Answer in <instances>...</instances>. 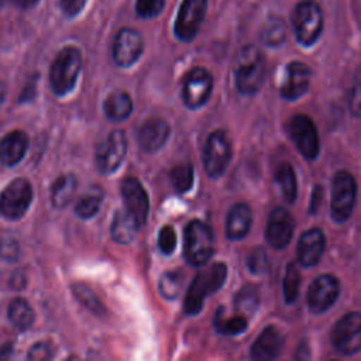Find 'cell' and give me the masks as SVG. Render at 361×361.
<instances>
[{
    "label": "cell",
    "instance_id": "f6af8a7d",
    "mask_svg": "<svg viewBox=\"0 0 361 361\" xmlns=\"http://www.w3.org/2000/svg\"><path fill=\"white\" fill-rule=\"evenodd\" d=\"M13 3L21 8H30L38 3V0H13Z\"/></svg>",
    "mask_w": 361,
    "mask_h": 361
},
{
    "label": "cell",
    "instance_id": "7402d4cb",
    "mask_svg": "<svg viewBox=\"0 0 361 361\" xmlns=\"http://www.w3.org/2000/svg\"><path fill=\"white\" fill-rule=\"evenodd\" d=\"M28 149V137L21 130H14L0 140V162L4 166H14L24 158Z\"/></svg>",
    "mask_w": 361,
    "mask_h": 361
},
{
    "label": "cell",
    "instance_id": "f35d334b",
    "mask_svg": "<svg viewBox=\"0 0 361 361\" xmlns=\"http://www.w3.org/2000/svg\"><path fill=\"white\" fill-rule=\"evenodd\" d=\"M164 4L165 0H137L135 13L142 18H152L162 11Z\"/></svg>",
    "mask_w": 361,
    "mask_h": 361
},
{
    "label": "cell",
    "instance_id": "60d3db41",
    "mask_svg": "<svg viewBox=\"0 0 361 361\" xmlns=\"http://www.w3.org/2000/svg\"><path fill=\"white\" fill-rule=\"evenodd\" d=\"M28 360L31 361H45V360H51L54 357V348L51 345V343L48 341H39L35 343L27 354Z\"/></svg>",
    "mask_w": 361,
    "mask_h": 361
},
{
    "label": "cell",
    "instance_id": "7c38bea8",
    "mask_svg": "<svg viewBox=\"0 0 361 361\" xmlns=\"http://www.w3.org/2000/svg\"><path fill=\"white\" fill-rule=\"evenodd\" d=\"M213 89V78L210 72L202 66L188 72L183 80L182 99L186 107L196 110L207 103Z\"/></svg>",
    "mask_w": 361,
    "mask_h": 361
},
{
    "label": "cell",
    "instance_id": "6da1fadb",
    "mask_svg": "<svg viewBox=\"0 0 361 361\" xmlns=\"http://www.w3.org/2000/svg\"><path fill=\"white\" fill-rule=\"evenodd\" d=\"M227 267L224 262H214L209 268L197 272L192 283L188 288L183 310L188 316L197 314L204 303V299L209 295L217 292L226 282Z\"/></svg>",
    "mask_w": 361,
    "mask_h": 361
},
{
    "label": "cell",
    "instance_id": "5bb4252c",
    "mask_svg": "<svg viewBox=\"0 0 361 361\" xmlns=\"http://www.w3.org/2000/svg\"><path fill=\"white\" fill-rule=\"evenodd\" d=\"M340 293V283L333 275L324 274L313 279L307 290V306L312 313L320 314L330 309Z\"/></svg>",
    "mask_w": 361,
    "mask_h": 361
},
{
    "label": "cell",
    "instance_id": "d6a6232c",
    "mask_svg": "<svg viewBox=\"0 0 361 361\" xmlns=\"http://www.w3.org/2000/svg\"><path fill=\"white\" fill-rule=\"evenodd\" d=\"M286 38V27L281 18H269L261 31V39L268 47H279Z\"/></svg>",
    "mask_w": 361,
    "mask_h": 361
},
{
    "label": "cell",
    "instance_id": "cb8c5ba5",
    "mask_svg": "<svg viewBox=\"0 0 361 361\" xmlns=\"http://www.w3.org/2000/svg\"><path fill=\"white\" fill-rule=\"evenodd\" d=\"M140 227L141 226L138 224V221L124 209V210H118L114 214L110 233L116 243L130 244L135 238Z\"/></svg>",
    "mask_w": 361,
    "mask_h": 361
},
{
    "label": "cell",
    "instance_id": "ba28073f",
    "mask_svg": "<svg viewBox=\"0 0 361 361\" xmlns=\"http://www.w3.org/2000/svg\"><path fill=\"white\" fill-rule=\"evenodd\" d=\"M127 154V138L124 131H111L103 142L97 145L94 164L102 175H110L118 169Z\"/></svg>",
    "mask_w": 361,
    "mask_h": 361
},
{
    "label": "cell",
    "instance_id": "8fae6325",
    "mask_svg": "<svg viewBox=\"0 0 361 361\" xmlns=\"http://www.w3.org/2000/svg\"><path fill=\"white\" fill-rule=\"evenodd\" d=\"M288 133L298 151L306 159H316L320 151L319 135L314 123L305 114H296L289 120Z\"/></svg>",
    "mask_w": 361,
    "mask_h": 361
},
{
    "label": "cell",
    "instance_id": "74e56055",
    "mask_svg": "<svg viewBox=\"0 0 361 361\" xmlns=\"http://www.w3.org/2000/svg\"><path fill=\"white\" fill-rule=\"evenodd\" d=\"M348 109L353 116L361 117V71L354 76L348 92Z\"/></svg>",
    "mask_w": 361,
    "mask_h": 361
},
{
    "label": "cell",
    "instance_id": "9c48e42d",
    "mask_svg": "<svg viewBox=\"0 0 361 361\" xmlns=\"http://www.w3.org/2000/svg\"><path fill=\"white\" fill-rule=\"evenodd\" d=\"M231 159V144L227 138V135L217 130L213 131L204 144L203 149V165L206 169V173L212 179L220 178Z\"/></svg>",
    "mask_w": 361,
    "mask_h": 361
},
{
    "label": "cell",
    "instance_id": "f1b7e54d",
    "mask_svg": "<svg viewBox=\"0 0 361 361\" xmlns=\"http://www.w3.org/2000/svg\"><path fill=\"white\" fill-rule=\"evenodd\" d=\"M259 306V292L252 285L243 286L235 298H234V307L238 314L250 316L252 314Z\"/></svg>",
    "mask_w": 361,
    "mask_h": 361
},
{
    "label": "cell",
    "instance_id": "4316f807",
    "mask_svg": "<svg viewBox=\"0 0 361 361\" xmlns=\"http://www.w3.org/2000/svg\"><path fill=\"white\" fill-rule=\"evenodd\" d=\"M76 190V178L72 173L61 175L51 186V202L55 207H66Z\"/></svg>",
    "mask_w": 361,
    "mask_h": 361
},
{
    "label": "cell",
    "instance_id": "1f68e13d",
    "mask_svg": "<svg viewBox=\"0 0 361 361\" xmlns=\"http://www.w3.org/2000/svg\"><path fill=\"white\" fill-rule=\"evenodd\" d=\"M172 186L179 193H186L192 189L195 180V172L190 162H179L176 164L169 173Z\"/></svg>",
    "mask_w": 361,
    "mask_h": 361
},
{
    "label": "cell",
    "instance_id": "8d00e7d4",
    "mask_svg": "<svg viewBox=\"0 0 361 361\" xmlns=\"http://www.w3.org/2000/svg\"><path fill=\"white\" fill-rule=\"evenodd\" d=\"M247 267L252 274H264L268 269V257L264 248L255 247L247 257Z\"/></svg>",
    "mask_w": 361,
    "mask_h": 361
},
{
    "label": "cell",
    "instance_id": "ee69618b",
    "mask_svg": "<svg viewBox=\"0 0 361 361\" xmlns=\"http://www.w3.org/2000/svg\"><path fill=\"white\" fill-rule=\"evenodd\" d=\"M322 196V188L320 186H316L314 188V192H313V196H312V207H310V212L313 213L314 210H317L319 207V197Z\"/></svg>",
    "mask_w": 361,
    "mask_h": 361
},
{
    "label": "cell",
    "instance_id": "7bdbcfd3",
    "mask_svg": "<svg viewBox=\"0 0 361 361\" xmlns=\"http://www.w3.org/2000/svg\"><path fill=\"white\" fill-rule=\"evenodd\" d=\"M85 3L86 0H59L62 11L69 17L76 16L83 8Z\"/></svg>",
    "mask_w": 361,
    "mask_h": 361
},
{
    "label": "cell",
    "instance_id": "4fadbf2b",
    "mask_svg": "<svg viewBox=\"0 0 361 361\" xmlns=\"http://www.w3.org/2000/svg\"><path fill=\"white\" fill-rule=\"evenodd\" d=\"M207 7V0H183L176 21H175V35L183 42L192 41L204 18Z\"/></svg>",
    "mask_w": 361,
    "mask_h": 361
},
{
    "label": "cell",
    "instance_id": "d590c367",
    "mask_svg": "<svg viewBox=\"0 0 361 361\" xmlns=\"http://www.w3.org/2000/svg\"><path fill=\"white\" fill-rule=\"evenodd\" d=\"M299 286H300V274L293 262H289L286 265V271L283 275V298L286 303H293L298 298L299 293Z\"/></svg>",
    "mask_w": 361,
    "mask_h": 361
},
{
    "label": "cell",
    "instance_id": "30bf717a",
    "mask_svg": "<svg viewBox=\"0 0 361 361\" xmlns=\"http://www.w3.org/2000/svg\"><path fill=\"white\" fill-rule=\"evenodd\" d=\"M331 343L343 355H353L361 350V313L351 312L336 322Z\"/></svg>",
    "mask_w": 361,
    "mask_h": 361
},
{
    "label": "cell",
    "instance_id": "8992f818",
    "mask_svg": "<svg viewBox=\"0 0 361 361\" xmlns=\"http://www.w3.org/2000/svg\"><path fill=\"white\" fill-rule=\"evenodd\" d=\"M357 196V183L353 175L347 171H338L333 178L331 185V217L337 223H344L350 219Z\"/></svg>",
    "mask_w": 361,
    "mask_h": 361
},
{
    "label": "cell",
    "instance_id": "2e32d148",
    "mask_svg": "<svg viewBox=\"0 0 361 361\" xmlns=\"http://www.w3.org/2000/svg\"><path fill=\"white\" fill-rule=\"evenodd\" d=\"M142 38L131 28H123L116 35L113 44V59L121 68H128L138 61L142 54Z\"/></svg>",
    "mask_w": 361,
    "mask_h": 361
},
{
    "label": "cell",
    "instance_id": "9a60e30c",
    "mask_svg": "<svg viewBox=\"0 0 361 361\" xmlns=\"http://www.w3.org/2000/svg\"><path fill=\"white\" fill-rule=\"evenodd\" d=\"M120 190L124 209L138 221L140 226H144L149 213V199L141 182L134 176H128L121 182Z\"/></svg>",
    "mask_w": 361,
    "mask_h": 361
},
{
    "label": "cell",
    "instance_id": "e0dca14e",
    "mask_svg": "<svg viewBox=\"0 0 361 361\" xmlns=\"http://www.w3.org/2000/svg\"><path fill=\"white\" fill-rule=\"evenodd\" d=\"M293 230L295 221L290 213L283 207H275L268 217L265 230L268 244L275 250L286 247L293 235Z\"/></svg>",
    "mask_w": 361,
    "mask_h": 361
},
{
    "label": "cell",
    "instance_id": "836d02e7",
    "mask_svg": "<svg viewBox=\"0 0 361 361\" xmlns=\"http://www.w3.org/2000/svg\"><path fill=\"white\" fill-rule=\"evenodd\" d=\"M72 290H73V295L76 296V299L86 309H89L93 314L103 316L106 313L103 303L99 300V298L94 295V292L89 286H86L83 283H75L72 286Z\"/></svg>",
    "mask_w": 361,
    "mask_h": 361
},
{
    "label": "cell",
    "instance_id": "3957f363",
    "mask_svg": "<svg viewBox=\"0 0 361 361\" xmlns=\"http://www.w3.org/2000/svg\"><path fill=\"white\" fill-rule=\"evenodd\" d=\"M82 68V54L75 47H65L54 59L49 69V85L56 96L71 93Z\"/></svg>",
    "mask_w": 361,
    "mask_h": 361
},
{
    "label": "cell",
    "instance_id": "5b68a950",
    "mask_svg": "<svg viewBox=\"0 0 361 361\" xmlns=\"http://www.w3.org/2000/svg\"><path fill=\"white\" fill-rule=\"evenodd\" d=\"M185 259L192 267H203L213 254V234L207 224L190 220L185 227Z\"/></svg>",
    "mask_w": 361,
    "mask_h": 361
},
{
    "label": "cell",
    "instance_id": "44dd1931",
    "mask_svg": "<svg viewBox=\"0 0 361 361\" xmlns=\"http://www.w3.org/2000/svg\"><path fill=\"white\" fill-rule=\"evenodd\" d=\"M326 245L324 234L320 228L306 230L298 243V259L303 267H313L319 262Z\"/></svg>",
    "mask_w": 361,
    "mask_h": 361
},
{
    "label": "cell",
    "instance_id": "e575fe53",
    "mask_svg": "<svg viewBox=\"0 0 361 361\" xmlns=\"http://www.w3.org/2000/svg\"><path fill=\"white\" fill-rule=\"evenodd\" d=\"M183 283V275L180 271H168L162 274L159 279V292L162 298L173 300L179 296Z\"/></svg>",
    "mask_w": 361,
    "mask_h": 361
},
{
    "label": "cell",
    "instance_id": "52a82bcc",
    "mask_svg": "<svg viewBox=\"0 0 361 361\" xmlns=\"http://www.w3.org/2000/svg\"><path fill=\"white\" fill-rule=\"evenodd\" d=\"M32 202V186L25 178L13 179L0 193V214L7 220H18Z\"/></svg>",
    "mask_w": 361,
    "mask_h": 361
},
{
    "label": "cell",
    "instance_id": "f546056e",
    "mask_svg": "<svg viewBox=\"0 0 361 361\" xmlns=\"http://www.w3.org/2000/svg\"><path fill=\"white\" fill-rule=\"evenodd\" d=\"M213 324H214V329L219 333H221L224 336H235V334H240V333L245 331L247 317L237 313L235 316L226 319L223 316V307H220L214 314Z\"/></svg>",
    "mask_w": 361,
    "mask_h": 361
},
{
    "label": "cell",
    "instance_id": "277c9868",
    "mask_svg": "<svg viewBox=\"0 0 361 361\" xmlns=\"http://www.w3.org/2000/svg\"><path fill=\"white\" fill-rule=\"evenodd\" d=\"M292 25L296 39L303 47L313 45L323 31V11L314 0L299 1L292 11Z\"/></svg>",
    "mask_w": 361,
    "mask_h": 361
},
{
    "label": "cell",
    "instance_id": "d6986e66",
    "mask_svg": "<svg viewBox=\"0 0 361 361\" xmlns=\"http://www.w3.org/2000/svg\"><path fill=\"white\" fill-rule=\"evenodd\" d=\"M310 68L299 61H293L286 66L285 79L281 86V96L286 100H295L306 93L310 83Z\"/></svg>",
    "mask_w": 361,
    "mask_h": 361
},
{
    "label": "cell",
    "instance_id": "bcb514c9",
    "mask_svg": "<svg viewBox=\"0 0 361 361\" xmlns=\"http://www.w3.org/2000/svg\"><path fill=\"white\" fill-rule=\"evenodd\" d=\"M10 353H11V345H10V344L4 345V347L0 350V360H3V358H7Z\"/></svg>",
    "mask_w": 361,
    "mask_h": 361
},
{
    "label": "cell",
    "instance_id": "ac0fdd59",
    "mask_svg": "<svg viewBox=\"0 0 361 361\" xmlns=\"http://www.w3.org/2000/svg\"><path fill=\"white\" fill-rule=\"evenodd\" d=\"M169 133V124L164 118L149 117L137 130V142L145 152H157L165 145Z\"/></svg>",
    "mask_w": 361,
    "mask_h": 361
},
{
    "label": "cell",
    "instance_id": "ab89813d",
    "mask_svg": "<svg viewBox=\"0 0 361 361\" xmlns=\"http://www.w3.org/2000/svg\"><path fill=\"white\" fill-rule=\"evenodd\" d=\"M158 247H159L161 252L165 255H169L173 252V250L176 247V233L172 226L166 224L159 230Z\"/></svg>",
    "mask_w": 361,
    "mask_h": 361
},
{
    "label": "cell",
    "instance_id": "484cf974",
    "mask_svg": "<svg viewBox=\"0 0 361 361\" xmlns=\"http://www.w3.org/2000/svg\"><path fill=\"white\" fill-rule=\"evenodd\" d=\"M7 316L11 324L20 331L28 330L35 320V313L31 305L23 298H16L10 302L7 309Z\"/></svg>",
    "mask_w": 361,
    "mask_h": 361
},
{
    "label": "cell",
    "instance_id": "ffe728a7",
    "mask_svg": "<svg viewBox=\"0 0 361 361\" xmlns=\"http://www.w3.org/2000/svg\"><path fill=\"white\" fill-rule=\"evenodd\" d=\"M283 347V338L275 326H267L251 345L250 357L257 361H269L276 358Z\"/></svg>",
    "mask_w": 361,
    "mask_h": 361
},
{
    "label": "cell",
    "instance_id": "83f0119b",
    "mask_svg": "<svg viewBox=\"0 0 361 361\" xmlns=\"http://www.w3.org/2000/svg\"><path fill=\"white\" fill-rule=\"evenodd\" d=\"M275 179L281 188L282 196L288 203H293L298 195V182L296 173L290 164H282L276 168Z\"/></svg>",
    "mask_w": 361,
    "mask_h": 361
},
{
    "label": "cell",
    "instance_id": "603a6c76",
    "mask_svg": "<svg viewBox=\"0 0 361 361\" xmlns=\"http://www.w3.org/2000/svg\"><path fill=\"white\" fill-rule=\"evenodd\" d=\"M252 212L245 203H235L226 219V235L230 240H241L250 231Z\"/></svg>",
    "mask_w": 361,
    "mask_h": 361
},
{
    "label": "cell",
    "instance_id": "7dc6e473",
    "mask_svg": "<svg viewBox=\"0 0 361 361\" xmlns=\"http://www.w3.org/2000/svg\"><path fill=\"white\" fill-rule=\"evenodd\" d=\"M4 97H6V86L0 82V106H1L3 102H4Z\"/></svg>",
    "mask_w": 361,
    "mask_h": 361
},
{
    "label": "cell",
    "instance_id": "d4e9b609",
    "mask_svg": "<svg viewBox=\"0 0 361 361\" xmlns=\"http://www.w3.org/2000/svg\"><path fill=\"white\" fill-rule=\"evenodd\" d=\"M103 110L106 117L110 121L118 123L126 120L133 111V100L127 92L114 90L111 92L103 104Z\"/></svg>",
    "mask_w": 361,
    "mask_h": 361
},
{
    "label": "cell",
    "instance_id": "4dcf8cb0",
    "mask_svg": "<svg viewBox=\"0 0 361 361\" xmlns=\"http://www.w3.org/2000/svg\"><path fill=\"white\" fill-rule=\"evenodd\" d=\"M103 199V192L99 188H93L87 195L82 196L75 204V213L78 217L87 220L97 214Z\"/></svg>",
    "mask_w": 361,
    "mask_h": 361
},
{
    "label": "cell",
    "instance_id": "b9f144b4",
    "mask_svg": "<svg viewBox=\"0 0 361 361\" xmlns=\"http://www.w3.org/2000/svg\"><path fill=\"white\" fill-rule=\"evenodd\" d=\"M0 255L7 261H14L18 257V244L14 240H4L0 244Z\"/></svg>",
    "mask_w": 361,
    "mask_h": 361
},
{
    "label": "cell",
    "instance_id": "7a4b0ae2",
    "mask_svg": "<svg viewBox=\"0 0 361 361\" xmlns=\"http://www.w3.org/2000/svg\"><path fill=\"white\" fill-rule=\"evenodd\" d=\"M265 71V58L257 47L245 45L241 48L234 68L237 90L241 94L257 93L264 83Z\"/></svg>",
    "mask_w": 361,
    "mask_h": 361
}]
</instances>
